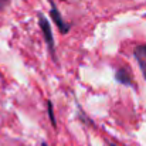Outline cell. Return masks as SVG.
<instances>
[{"label": "cell", "mask_w": 146, "mask_h": 146, "mask_svg": "<svg viewBox=\"0 0 146 146\" xmlns=\"http://www.w3.org/2000/svg\"><path fill=\"white\" fill-rule=\"evenodd\" d=\"M41 146H48V145H47L46 142H43V143H41Z\"/></svg>", "instance_id": "obj_7"}, {"label": "cell", "mask_w": 146, "mask_h": 146, "mask_svg": "<svg viewBox=\"0 0 146 146\" xmlns=\"http://www.w3.org/2000/svg\"><path fill=\"white\" fill-rule=\"evenodd\" d=\"M111 146H116V145H111Z\"/></svg>", "instance_id": "obj_8"}, {"label": "cell", "mask_w": 146, "mask_h": 146, "mask_svg": "<svg viewBox=\"0 0 146 146\" xmlns=\"http://www.w3.org/2000/svg\"><path fill=\"white\" fill-rule=\"evenodd\" d=\"M50 4H51L50 16H51L52 21L55 23V26L58 27V30H60V33H61V34H67V33L70 31V26L64 21V19H62V16H61V13H60L58 7L55 6V3L51 0V1H50Z\"/></svg>", "instance_id": "obj_2"}, {"label": "cell", "mask_w": 146, "mask_h": 146, "mask_svg": "<svg viewBox=\"0 0 146 146\" xmlns=\"http://www.w3.org/2000/svg\"><path fill=\"white\" fill-rule=\"evenodd\" d=\"M115 80L122 84V85H128V87H133V80H132V75L131 72L126 70V68H119L116 72H115Z\"/></svg>", "instance_id": "obj_4"}, {"label": "cell", "mask_w": 146, "mask_h": 146, "mask_svg": "<svg viewBox=\"0 0 146 146\" xmlns=\"http://www.w3.org/2000/svg\"><path fill=\"white\" fill-rule=\"evenodd\" d=\"M9 1H10V0H0V11L9 4Z\"/></svg>", "instance_id": "obj_6"}, {"label": "cell", "mask_w": 146, "mask_h": 146, "mask_svg": "<svg viewBox=\"0 0 146 146\" xmlns=\"http://www.w3.org/2000/svg\"><path fill=\"white\" fill-rule=\"evenodd\" d=\"M133 55L141 67V71L143 74L146 80V44H142V46H136L133 48Z\"/></svg>", "instance_id": "obj_3"}, {"label": "cell", "mask_w": 146, "mask_h": 146, "mask_svg": "<svg viewBox=\"0 0 146 146\" xmlns=\"http://www.w3.org/2000/svg\"><path fill=\"white\" fill-rule=\"evenodd\" d=\"M37 17H38V24H40V29H41V31H43V36H44L47 48L50 50L51 57L55 60V52H54V51H55V41H54V36H52V30H51L50 21L47 20V17H46L43 13H38Z\"/></svg>", "instance_id": "obj_1"}, {"label": "cell", "mask_w": 146, "mask_h": 146, "mask_svg": "<svg viewBox=\"0 0 146 146\" xmlns=\"http://www.w3.org/2000/svg\"><path fill=\"white\" fill-rule=\"evenodd\" d=\"M47 111H48V118H50V121H51V125L55 128L57 126V122H55V116H54V109H52L51 101H47Z\"/></svg>", "instance_id": "obj_5"}, {"label": "cell", "mask_w": 146, "mask_h": 146, "mask_svg": "<svg viewBox=\"0 0 146 146\" xmlns=\"http://www.w3.org/2000/svg\"><path fill=\"white\" fill-rule=\"evenodd\" d=\"M145 17H146V14H145Z\"/></svg>", "instance_id": "obj_9"}]
</instances>
